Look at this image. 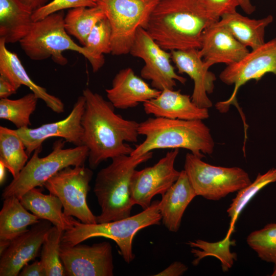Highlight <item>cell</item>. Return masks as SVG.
Instances as JSON below:
<instances>
[{
	"instance_id": "cell-1",
	"label": "cell",
	"mask_w": 276,
	"mask_h": 276,
	"mask_svg": "<svg viewBox=\"0 0 276 276\" xmlns=\"http://www.w3.org/2000/svg\"><path fill=\"white\" fill-rule=\"evenodd\" d=\"M82 95L86 101L82 142L88 149L89 168L95 169L109 158L130 155L133 148L127 143L137 142L140 123L117 114L110 102L89 88Z\"/></svg>"
},
{
	"instance_id": "cell-2",
	"label": "cell",
	"mask_w": 276,
	"mask_h": 276,
	"mask_svg": "<svg viewBox=\"0 0 276 276\" xmlns=\"http://www.w3.org/2000/svg\"><path fill=\"white\" fill-rule=\"evenodd\" d=\"M218 21L198 0H160L145 30L168 51L199 49L203 32Z\"/></svg>"
},
{
	"instance_id": "cell-3",
	"label": "cell",
	"mask_w": 276,
	"mask_h": 276,
	"mask_svg": "<svg viewBox=\"0 0 276 276\" xmlns=\"http://www.w3.org/2000/svg\"><path fill=\"white\" fill-rule=\"evenodd\" d=\"M139 133L145 139L133 149V156L156 149L182 148L202 158L212 154L215 147L210 129L201 120L149 118L140 123Z\"/></svg>"
},
{
	"instance_id": "cell-4",
	"label": "cell",
	"mask_w": 276,
	"mask_h": 276,
	"mask_svg": "<svg viewBox=\"0 0 276 276\" xmlns=\"http://www.w3.org/2000/svg\"><path fill=\"white\" fill-rule=\"evenodd\" d=\"M150 152L139 156L121 155L97 173L94 192L101 208L98 223L116 221L130 216L134 205L131 197V181L136 168L152 157Z\"/></svg>"
},
{
	"instance_id": "cell-5",
	"label": "cell",
	"mask_w": 276,
	"mask_h": 276,
	"mask_svg": "<svg viewBox=\"0 0 276 276\" xmlns=\"http://www.w3.org/2000/svg\"><path fill=\"white\" fill-rule=\"evenodd\" d=\"M159 203V200L153 201L149 208L137 214L101 223L85 224L71 217L73 226L64 232L61 243L74 246L91 238H109L117 243L124 261L130 263L135 258L132 251L135 235L145 227L160 224Z\"/></svg>"
},
{
	"instance_id": "cell-6",
	"label": "cell",
	"mask_w": 276,
	"mask_h": 276,
	"mask_svg": "<svg viewBox=\"0 0 276 276\" xmlns=\"http://www.w3.org/2000/svg\"><path fill=\"white\" fill-rule=\"evenodd\" d=\"M65 142L62 138L56 141L52 152L43 157L39 156L42 147L37 148L18 176L4 189L2 198L14 196L20 199L29 190L43 186L62 169L68 166H84L88 156L87 147L83 145L64 148Z\"/></svg>"
},
{
	"instance_id": "cell-7",
	"label": "cell",
	"mask_w": 276,
	"mask_h": 276,
	"mask_svg": "<svg viewBox=\"0 0 276 276\" xmlns=\"http://www.w3.org/2000/svg\"><path fill=\"white\" fill-rule=\"evenodd\" d=\"M64 17L62 10L32 23L28 34L19 42L30 59L41 61L51 57L55 63L65 65L68 60L62 53L70 50L82 54L89 60L85 48L75 43L67 32Z\"/></svg>"
},
{
	"instance_id": "cell-8",
	"label": "cell",
	"mask_w": 276,
	"mask_h": 276,
	"mask_svg": "<svg viewBox=\"0 0 276 276\" xmlns=\"http://www.w3.org/2000/svg\"><path fill=\"white\" fill-rule=\"evenodd\" d=\"M160 0H96L112 30L111 54L129 53L138 29H146Z\"/></svg>"
},
{
	"instance_id": "cell-9",
	"label": "cell",
	"mask_w": 276,
	"mask_h": 276,
	"mask_svg": "<svg viewBox=\"0 0 276 276\" xmlns=\"http://www.w3.org/2000/svg\"><path fill=\"white\" fill-rule=\"evenodd\" d=\"M184 170L197 196L210 200H219L251 182L240 167L212 165L191 152L186 155Z\"/></svg>"
},
{
	"instance_id": "cell-10",
	"label": "cell",
	"mask_w": 276,
	"mask_h": 276,
	"mask_svg": "<svg viewBox=\"0 0 276 276\" xmlns=\"http://www.w3.org/2000/svg\"><path fill=\"white\" fill-rule=\"evenodd\" d=\"M272 73L276 76V37L265 42L259 47L251 50L239 61L226 65L219 74V78L228 85H234L229 98L215 104L221 113H226L231 105H235L247 127L244 116L237 100L239 88L251 80L259 81L265 74Z\"/></svg>"
},
{
	"instance_id": "cell-11",
	"label": "cell",
	"mask_w": 276,
	"mask_h": 276,
	"mask_svg": "<svg viewBox=\"0 0 276 276\" xmlns=\"http://www.w3.org/2000/svg\"><path fill=\"white\" fill-rule=\"evenodd\" d=\"M93 175L91 169L84 166H68L48 179L43 186L50 194L59 198L66 216L75 217L85 224H96L97 216L86 202Z\"/></svg>"
},
{
	"instance_id": "cell-12",
	"label": "cell",
	"mask_w": 276,
	"mask_h": 276,
	"mask_svg": "<svg viewBox=\"0 0 276 276\" xmlns=\"http://www.w3.org/2000/svg\"><path fill=\"white\" fill-rule=\"evenodd\" d=\"M129 53L143 60L141 76L150 80L152 87L162 91L173 89L176 81L186 83L187 79L179 75L171 64L170 52L160 47L143 28L137 30Z\"/></svg>"
},
{
	"instance_id": "cell-13",
	"label": "cell",
	"mask_w": 276,
	"mask_h": 276,
	"mask_svg": "<svg viewBox=\"0 0 276 276\" xmlns=\"http://www.w3.org/2000/svg\"><path fill=\"white\" fill-rule=\"evenodd\" d=\"M178 154V149H172L153 166L134 171L131 187L133 205L147 209L154 196L164 195L177 180L180 171L175 169L174 164Z\"/></svg>"
},
{
	"instance_id": "cell-14",
	"label": "cell",
	"mask_w": 276,
	"mask_h": 276,
	"mask_svg": "<svg viewBox=\"0 0 276 276\" xmlns=\"http://www.w3.org/2000/svg\"><path fill=\"white\" fill-rule=\"evenodd\" d=\"M60 256L66 275H113L112 246L108 242L91 245L61 243Z\"/></svg>"
},
{
	"instance_id": "cell-15",
	"label": "cell",
	"mask_w": 276,
	"mask_h": 276,
	"mask_svg": "<svg viewBox=\"0 0 276 276\" xmlns=\"http://www.w3.org/2000/svg\"><path fill=\"white\" fill-rule=\"evenodd\" d=\"M85 98L79 96L72 111L65 119L55 122L43 124L38 127L15 129L23 142L29 156L49 138L57 136L75 146L83 145V129L82 117L85 108Z\"/></svg>"
},
{
	"instance_id": "cell-16",
	"label": "cell",
	"mask_w": 276,
	"mask_h": 276,
	"mask_svg": "<svg viewBox=\"0 0 276 276\" xmlns=\"http://www.w3.org/2000/svg\"><path fill=\"white\" fill-rule=\"evenodd\" d=\"M44 219L32 225L30 229L13 239L0 254V275L17 276L28 263L38 256L45 237L52 227Z\"/></svg>"
},
{
	"instance_id": "cell-17",
	"label": "cell",
	"mask_w": 276,
	"mask_h": 276,
	"mask_svg": "<svg viewBox=\"0 0 276 276\" xmlns=\"http://www.w3.org/2000/svg\"><path fill=\"white\" fill-rule=\"evenodd\" d=\"M199 54L205 64L224 63L228 65L242 59L249 51L219 21L203 32Z\"/></svg>"
},
{
	"instance_id": "cell-18",
	"label": "cell",
	"mask_w": 276,
	"mask_h": 276,
	"mask_svg": "<svg viewBox=\"0 0 276 276\" xmlns=\"http://www.w3.org/2000/svg\"><path fill=\"white\" fill-rule=\"evenodd\" d=\"M171 58L179 74L188 75L194 82L192 96V101L201 108L211 107L212 102L208 97L214 89L216 80L215 74L209 71L199 54V50L170 51Z\"/></svg>"
},
{
	"instance_id": "cell-19",
	"label": "cell",
	"mask_w": 276,
	"mask_h": 276,
	"mask_svg": "<svg viewBox=\"0 0 276 276\" xmlns=\"http://www.w3.org/2000/svg\"><path fill=\"white\" fill-rule=\"evenodd\" d=\"M105 91L108 100L114 107L122 110L143 104L161 92L151 87L130 67L120 70L114 77L111 87Z\"/></svg>"
},
{
	"instance_id": "cell-20",
	"label": "cell",
	"mask_w": 276,
	"mask_h": 276,
	"mask_svg": "<svg viewBox=\"0 0 276 276\" xmlns=\"http://www.w3.org/2000/svg\"><path fill=\"white\" fill-rule=\"evenodd\" d=\"M147 114L170 119L201 120L209 118L208 109L196 105L189 95L179 90L165 89L156 97L143 104Z\"/></svg>"
},
{
	"instance_id": "cell-21",
	"label": "cell",
	"mask_w": 276,
	"mask_h": 276,
	"mask_svg": "<svg viewBox=\"0 0 276 276\" xmlns=\"http://www.w3.org/2000/svg\"><path fill=\"white\" fill-rule=\"evenodd\" d=\"M6 44L5 40L0 38V75L7 79L16 90L22 85L28 87L53 111L57 113L63 112V102L31 79L17 55L9 50Z\"/></svg>"
},
{
	"instance_id": "cell-22",
	"label": "cell",
	"mask_w": 276,
	"mask_h": 276,
	"mask_svg": "<svg viewBox=\"0 0 276 276\" xmlns=\"http://www.w3.org/2000/svg\"><path fill=\"white\" fill-rule=\"evenodd\" d=\"M197 196L186 171H180L177 180L162 196L159 210L164 225L172 232L178 231L184 212Z\"/></svg>"
},
{
	"instance_id": "cell-23",
	"label": "cell",
	"mask_w": 276,
	"mask_h": 276,
	"mask_svg": "<svg viewBox=\"0 0 276 276\" xmlns=\"http://www.w3.org/2000/svg\"><path fill=\"white\" fill-rule=\"evenodd\" d=\"M14 196L4 199L0 212V254L15 238L27 232V227L39 221Z\"/></svg>"
},
{
	"instance_id": "cell-24",
	"label": "cell",
	"mask_w": 276,
	"mask_h": 276,
	"mask_svg": "<svg viewBox=\"0 0 276 276\" xmlns=\"http://www.w3.org/2000/svg\"><path fill=\"white\" fill-rule=\"evenodd\" d=\"M273 21L272 15L251 19L236 11L223 15L219 22L242 44L254 50L265 42V29Z\"/></svg>"
},
{
	"instance_id": "cell-25",
	"label": "cell",
	"mask_w": 276,
	"mask_h": 276,
	"mask_svg": "<svg viewBox=\"0 0 276 276\" xmlns=\"http://www.w3.org/2000/svg\"><path fill=\"white\" fill-rule=\"evenodd\" d=\"M33 12L18 0H0V38L7 44L19 42L34 22Z\"/></svg>"
},
{
	"instance_id": "cell-26",
	"label": "cell",
	"mask_w": 276,
	"mask_h": 276,
	"mask_svg": "<svg viewBox=\"0 0 276 276\" xmlns=\"http://www.w3.org/2000/svg\"><path fill=\"white\" fill-rule=\"evenodd\" d=\"M22 205L39 219L47 220L65 231L73 226L71 217L62 211L63 204L58 197L43 194L40 189L29 190L19 199Z\"/></svg>"
},
{
	"instance_id": "cell-27",
	"label": "cell",
	"mask_w": 276,
	"mask_h": 276,
	"mask_svg": "<svg viewBox=\"0 0 276 276\" xmlns=\"http://www.w3.org/2000/svg\"><path fill=\"white\" fill-rule=\"evenodd\" d=\"M29 156L25 145L15 130L0 126V162L13 178H16L26 165Z\"/></svg>"
},
{
	"instance_id": "cell-28",
	"label": "cell",
	"mask_w": 276,
	"mask_h": 276,
	"mask_svg": "<svg viewBox=\"0 0 276 276\" xmlns=\"http://www.w3.org/2000/svg\"><path fill=\"white\" fill-rule=\"evenodd\" d=\"M105 15L98 6L70 9L64 17V26L70 34L84 46L87 38L95 26Z\"/></svg>"
},
{
	"instance_id": "cell-29",
	"label": "cell",
	"mask_w": 276,
	"mask_h": 276,
	"mask_svg": "<svg viewBox=\"0 0 276 276\" xmlns=\"http://www.w3.org/2000/svg\"><path fill=\"white\" fill-rule=\"evenodd\" d=\"M112 30L105 17L100 20L89 33L84 46L89 56V62L93 72H98L104 65V54L111 53Z\"/></svg>"
},
{
	"instance_id": "cell-30",
	"label": "cell",
	"mask_w": 276,
	"mask_h": 276,
	"mask_svg": "<svg viewBox=\"0 0 276 276\" xmlns=\"http://www.w3.org/2000/svg\"><path fill=\"white\" fill-rule=\"evenodd\" d=\"M229 236L226 235L223 240L216 242H209L201 239L189 241L187 244L190 247L200 249L192 248L191 251L195 258L192 262L193 265H197L201 260L207 256H213L220 261L223 271H228L234 261L237 260V254L230 250V247L235 246L236 241L231 240Z\"/></svg>"
},
{
	"instance_id": "cell-31",
	"label": "cell",
	"mask_w": 276,
	"mask_h": 276,
	"mask_svg": "<svg viewBox=\"0 0 276 276\" xmlns=\"http://www.w3.org/2000/svg\"><path fill=\"white\" fill-rule=\"evenodd\" d=\"M38 99L32 92L16 100L1 99L0 118L12 122L17 129L29 127Z\"/></svg>"
},
{
	"instance_id": "cell-32",
	"label": "cell",
	"mask_w": 276,
	"mask_h": 276,
	"mask_svg": "<svg viewBox=\"0 0 276 276\" xmlns=\"http://www.w3.org/2000/svg\"><path fill=\"white\" fill-rule=\"evenodd\" d=\"M275 181L276 168H272L263 174L259 173L252 182L237 192L236 197L232 199V202L227 210L231 221L226 235L230 236L233 232L235 223L239 214L250 200L264 187Z\"/></svg>"
},
{
	"instance_id": "cell-33",
	"label": "cell",
	"mask_w": 276,
	"mask_h": 276,
	"mask_svg": "<svg viewBox=\"0 0 276 276\" xmlns=\"http://www.w3.org/2000/svg\"><path fill=\"white\" fill-rule=\"evenodd\" d=\"M64 231L54 225L47 234L42 247L40 261L47 276H65L60 250Z\"/></svg>"
},
{
	"instance_id": "cell-34",
	"label": "cell",
	"mask_w": 276,
	"mask_h": 276,
	"mask_svg": "<svg viewBox=\"0 0 276 276\" xmlns=\"http://www.w3.org/2000/svg\"><path fill=\"white\" fill-rule=\"evenodd\" d=\"M246 241L262 260L276 262V223L267 224L263 228L251 232Z\"/></svg>"
},
{
	"instance_id": "cell-35",
	"label": "cell",
	"mask_w": 276,
	"mask_h": 276,
	"mask_svg": "<svg viewBox=\"0 0 276 276\" xmlns=\"http://www.w3.org/2000/svg\"><path fill=\"white\" fill-rule=\"evenodd\" d=\"M96 0H52L32 14L33 21H36L45 17L67 9L96 6Z\"/></svg>"
},
{
	"instance_id": "cell-36",
	"label": "cell",
	"mask_w": 276,
	"mask_h": 276,
	"mask_svg": "<svg viewBox=\"0 0 276 276\" xmlns=\"http://www.w3.org/2000/svg\"><path fill=\"white\" fill-rule=\"evenodd\" d=\"M207 12L217 20L224 15L236 11L240 0H198Z\"/></svg>"
},
{
	"instance_id": "cell-37",
	"label": "cell",
	"mask_w": 276,
	"mask_h": 276,
	"mask_svg": "<svg viewBox=\"0 0 276 276\" xmlns=\"http://www.w3.org/2000/svg\"><path fill=\"white\" fill-rule=\"evenodd\" d=\"M19 276H47L45 269L40 260L31 264H26L21 270Z\"/></svg>"
},
{
	"instance_id": "cell-38",
	"label": "cell",
	"mask_w": 276,
	"mask_h": 276,
	"mask_svg": "<svg viewBox=\"0 0 276 276\" xmlns=\"http://www.w3.org/2000/svg\"><path fill=\"white\" fill-rule=\"evenodd\" d=\"M188 267L179 261L173 262L167 268L155 274V276H180L187 270Z\"/></svg>"
},
{
	"instance_id": "cell-39",
	"label": "cell",
	"mask_w": 276,
	"mask_h": 276,
	"mask_svg": "<svg viewBox=\"0 0 276 276\" xmlns=\"http://www.w3.org/2000/svg\"><path fill=\"white\" fill-rule=\"evenodd\" d=\"M17 90L13 85L5 77L0 75V98H8L15 94Z\"/></svg>"
},
{
	"instance_id": "cell-40",
	"label": "cell",
	"mask_w": 276,
	"mask_h": 276,
	"mask_svg": "<svg viewBox=\"0 0 276 276\" xmlns=\"http://www.w3.org/2000/svg\"><path fill=\"white\" fill-rule=\"evenodd\" d=\"M33 12L49 3V0H18Z\"/></svg>"
},
{
	"instance_id": "cell-41",
	"label": "cell",
	"mask_w": 276,
	"mask_h": 276,
	"mask_svg": "<svg viewBox=\"0 0 276 276\" xmlns=\"http://www.w3.org/2000/svg\"><path fill=\"white\" fill-rule=\"evenodd\" d=\"M242 10L247 14H250L254 12L256 7L251 3L250 0H240V6Z\"/></svg>"
},
{
	"instance_id": "cell-42",
	"label": "cell",
	"mask_w": 276,
	"mask_h": 276,
	"mask_svg": "<svg viewBox=\"0 0 276 276\" xmlns=\"http://www.w3.org/2000/svg\"><path fill=\"white\" fill-rule=\"evenodd\" d=\"M6 169L5 166L0 162V183L2 185L5 180L6 176Z\"/></svg>"
},
{
	"instance_id": "cell-43",
	"label": "cell",
	"mask_w": 276,
	"mask_h": 276,
	"mask_svg": "<svg viewBox=\"0 0 276 276\" xmlns=\"http://www.w3.org/2000/svg\"><path fill=\"white\" fill-rule=\"evenodd\" d=\"M273 271L272 273L271 274V276H276V262L274 263Z\"/></svg>"
}]
</instances>
